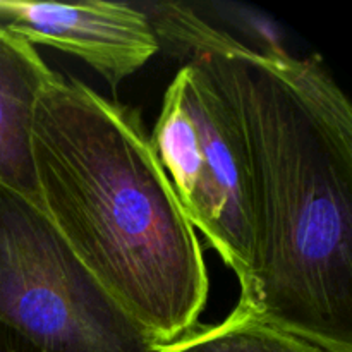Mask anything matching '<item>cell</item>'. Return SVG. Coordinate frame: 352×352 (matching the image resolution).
Instances as JSON below:
<instances>
[{"label": "cell", "instance_id": "obj_3", "mask_svg": "<svg viewBox=\"0 0 352 352\" xmlns=\"http://www.w3.org/2000/svg\"><path fill=\"white\" fill-rule=\"evenodd\" d=\"M150 143L189 222L236 275L237 305H246L256 277L250 153L205 57L191 55L165 89Z\"/></svg>", "mask_w": 352, "mask_h": 352}, {"label": "cell", "instance_id": "obj_2", "mask_svg": "<svg viewBox=\"0 0 352 352\" xmlns=\"http://www.w3.org/2000/svg\"><path fill=\"white\" fill-rule=\"evenodd\" d=\"M33 158L43 213L151 342L198 325L205 254L141 113L55 72L36 102Z\"/></svg>", "mask_w": 352, "mask_h": 352}, {"label": "cell", "instance_id": "obj_4", "mask_svg": "<svg viewBox=\"0 0 352 352\" xmlns=\"http://www.w3.org/2000/svg\"><path fill=\"white\" fill-rule=\"evenodd\" d=\"M0 323L41 352H160L38 206L0 184Z\"/></svg>", "mask_w": 352, "mask_h": 352}, {"label": "cell", "instance_id": "obj_1", "mask_svg": "<svg viewBox=\"0 0 352 352\" xmlns=\"http://www.w3.org/2000/svg\"><path fill=\"white\" fill-rule=\"evenodd\" d=\"M164 43L208 60L237 113L254 195L256 277L236 308L352 352V109L318 58L246 47L184 3L143 6Z\"/></svg>", "mask_w": 352, "mask_h": 352}, {"label": "cell", "instance_id": "obj_6", "mask_svg": "<svg viewBox=\"0 0 352 352\" xmlns=\"http://www.w3.org/2000/svg\"><path fill=\"white\" fill-rule=\"evenodd\" d=\"M54 76L36 47L0 26V184L40 210L33 158L34 110Z\"/></svg>", "mask_w": 352, "mask_h": 352}, {"label": "cell", "instance_id": "obj_5", "mask_svg": "<svg viewBox=\"0 0 352 352\" xmlns=\"http://www.w3.org/2000/svg\"><path fill=\"white\" fill-rule=\"evenodd\" d=\"M0 26L33 47L81 58L113 88L160 50L153 24L138 3L0 2Z\"/></svg>", "mask_w": 352, "mask_h": 352}, {"label": "cell", "instance_id": "obj_8", "mask_svg": "<svg viewBox=\"0 0 352 352\" xmlns=\"http://www.w3.org/2000/svg\"><path fill=\"white\" fill-rule=\"evenodd\" d=\"M0 352H41L14 329L0 323Z\"/></svg>", "mask_w": 352, "mask_h": 352}, {"label": "cell", "instance_id": "obj_7", "mask_svg": "<svg viewBox=\"0 0 352 352\" xmlns=\"http://www.w3.org/2000/svg\"><path fill=\"white\" fill-rule=\"evenodd\" d=\"M160 352H329L234 308L215 325H196Z\"/></svg>", "mask_w": 352, "mask_h": 352}]
</instances>
